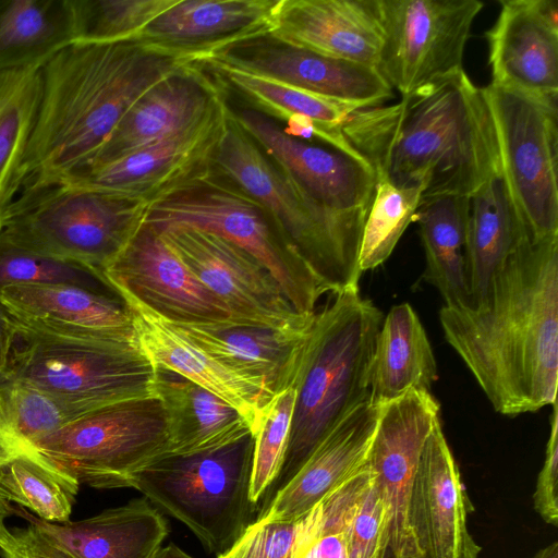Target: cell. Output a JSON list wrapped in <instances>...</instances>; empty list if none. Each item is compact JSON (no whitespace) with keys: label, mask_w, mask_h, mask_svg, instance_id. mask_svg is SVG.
Here are the masks:
<instances>
[{"label":"cell","mask_w":558,"mask_h":558,"mask_svg":"<svg viewBox=\"0 0 558 558\" xmlns=\"http://www.w3.org/2000/svg\"><path fill=\"white\" fill-rule=\"evenodd\" d=\"M14 513L10 501L0 498V550L9 547L13 542V533L7 529L4 521Z\"/></svg>","instance_id":"c3c4849f"},{"label":"cell","mask_w":558,"mask_h":558,"mask_svg":"<svg viewBox=\"0 0 558 558\" xmlns=\"http://www.w3.org/2000/svg\"><path fill=\"white\" fill-rule=\"evenodd\" d=\"M80 484L28 442L0 439V498L49 522L70 519Z\"/></svg>","instance_id":"e575fe53"},{"label":"cell","mask_w":558,"mask_h":558,"mask_svg":"<svg viewBox=\"0 0 558 558\" xmlns=\"http://www.w3.org/2000/svg\"><path fill=\"white\" fill-rule=\"evenodd\" d=\"M232 112L262 150L315 199L337 213L367 217L377 184L368 162L291 136L280 122L251 107Z\"/></svg>","instance_id":"ac0fdd59"},{"label":"cell","mask_w":558,"mask_h":558,"mask_svg":"<svg viewBox=\"0 0 558 558\" xmlns=\"http://www.w3.org/2000/svg\"><path fill=\"white\" fill-rule=\"evenodd\" d=\"M437 364L425 329L409 303L390 308L379 328L369 371V400L379 405L409 390L430 392Z\"/></svg>","instance_id":"f546056e"},{"label":"cell","mask_w":558,"mask_h":558,"mask_svg":"<svg viewBox=\"0 0 558 558\" xmlns=\"http://www.w3.org/2000/svg\"><path fill=\"white\" fill-rule=\"evenodd\" d=\"M295 399L294 387L275 393L260 411L252 432L254 451L250 496L255 505L268 493L282 469Z\"/></svg>","instance_id":"60d3db41"},{"label":"cell","mask_w":558,"mask_h":558,"mask_svg":"<svg viewBox=\"0 0 558 558\" xmlns=\"http://www.w3.org/2000/svg\"><path fill=\"white\" fill-rule=\"evenodd\" d=\"M151 558H193L175 544L170 543L165 547H160L151 556Z\"/></svg>","instance_id":"681fc988"},{"label":"cell","mask_w":558,"mask_h":558,"mask_svg":"<svg viewBox=\"0 0 558 558\" xmlns=\"http://www.w3.org/2000/svg\"><path fill=\"white\" fill-rule=\"evenodd\" d=\"M86 412L5 372L0 375V439L29 444Z\"/></svg>","instance_id":"74e56055"},{"label":"cell","mask_w":558,"mask_h":558,"mask_svg":"<svg viewBox=\"0 0 558 558\" xmlns=\"http://www.w3.org/2000/svg\"><path fill=\"white\" fill-rule=\"evenodd\" d=\"M490 84L558 97V1L502 0L485 33Z\"/></svg>","instance_id":"ffe728a7"},{"label":"cell","mask_w":558,"mask_h":558,"mask_svg":"<svg viewBox=\"0 0 558 558\" xmlns=\"http://www.w3.org/2000/svg\"><path fill=\"white\" fill-rule=\"evenodd\" d=\"M550 434L544 464L538 473L533 494L534 508L542 519L554 526L558 522V411L557 401L551 404Z\"/></svg>","instance_id":"f6af8a7d"},{"label":"cell","mask_w":558,"mask_h":558,"mask_svg":"<svg viewBox=\"0 0 558 558\" xmlns=\"http://www.w3.org/2000/svg\"><path fill=\"white\" fill-rule=\"evenodd\" d=\"M388 548V514L373 477L352 520L350 558H383Z\"/></svg>","instance_id":"ee69618b"},{"label":"cell","mask_w":558,"mask_h":558,"mask_svg":"<svg viewBox=\"0 0 558 558\" xmlns=\"http://www.w3.org/2000/svg\"><path fill=\"white\" fill-rule=\"evenodd\" d=\"M372 482L367 463L311 509L293 558H350L352 520Z\"/></svg>","instance_id":"8d00e7d4"},{"label":"cell","mask_w":558,"mask_h":558,"mask_svg":"<svg viewBox=\"0 0 558 558\" xmlns=\"http://www.w3.org/2000/svg\"><path fill=\"white\" fill-rule=\"evenodd\" d=\"M116 293L129 307L140 347L154 365L171 371L226 401L244 417L252 434L260 411L275 395L266 381L231 368L130 294Z\"/></svg>","instance_id":"cb8c5ba5"},{"label":"cell","mask_w":558,"mask_h":558,"mask_svg":"<svg viewBox=\"0 0 558 558\" xmlns=\"http://www.w3.org/2000/svg\"><path fill=\"white\" fill-rule=\"evenodd\" d=\"M23 514L80 558H151L169 533L167 520L147 498L80 521L49 522Z\"/></svg>","instance_id":"4316f807"},{"label":"cell","mask_w":558,"mask_h":558,"mask_svg":"<svg viewBox=\"0 0 558 558\" xmlns=\"http://www.w3.org/2000/svg\"><path fill=\"white\" fill-rule=\"evenodd\" d=\"M206 65L221 80L227 89L234 90L252 104L251 108L280 123L304 118L320 128L338 130L342 129L357 109L363 108L219 61L211 60Z\"/></svg>","instance_id":"d590c367"},{"label":"cell","mask_w":558,"mask_h":558,"mask_svg":"<svg viewBox=\"0 0 558 558\" xmlns=\"http://www.w3.org/2000/svg\"><path fill=\"white\" fill-rule=\"evenodd\" d=\"M41 96V66L0 71V231L26 181L25 160Z\"/></svg>","instance_id":"836d02e7"},{"label":"cell","mask_w":558,"mask_h":558,"mask_svg":"<svg viewBox=\"0 0 558 558\" xmlns=\"http://www.w3.org/2000/svg\"><path fill=\"white\" fill-rule=\"evenodd\" d=\"M74 41L70 0H0V71L43 66Z\"/></svg>","instance_id":"d6a6232c"},{"label":"cell","mask_w":558,"mask_h":558,"mask_svg":"<svg viewBox=\"0 0 558 558\" xmlns=\"http://www.w3.org/2000/svg\"><path fill=\"white\" fill-rule=\"evenodd\" d=\"M227 94L225 84L206 64L166 77L132 106L93 160L80 168L111 162L190 129Z\"/></svg>","instance_id":"7402d4cb"},{"label":"cell","mask_w":558,"mask_h":558,"mask_svg":"<svg viewBox=\"0 0 558 558\" xmlns=\"http://www.w3.org/2000/svg\"><path fill=\"white\" fill-rule=\"evenodd\" d=\"M447 342L496 412L551 405L558 381V236L525 238L474 307L444 305Z\"/></svg>","instance_id":"6da1fadb"},{"label":"cell","mask_w":558,"mask_h":558,"mask_svg":"<svg viewBox=\"0 0 558 558\" xmlns=\"http://www.w3.org/2000/svg\"><path fill=\"white\" fill-rule=\"evenodd\" d=\"M16 329L10 319L0 312V375L5 372Z\"/></svg>","instance_id":"7dc6e473"},{"label":"cell","mask_w":558,"mask_h":558,"mask_svg":"<svg viewBox=\"0 0 558 558\" xmlns=\"http://www.w3.org/2000/svg\"><path fill=\"white\" fill-rule=\"evenodd\" d=\"M213 60L363 108L384 105L393 97V89L376 68L267 35L238 43Z\"/></svg>","instance_id":"d6986e66"},{"label":"cell","mask_w":558,"mask_h":558,"mask_svg":"<svg viewBox=\"0 0 558 558\" xmlns=\"http://www.w3.org/2000/svg\"><path fill=\"white\" fill-rule=\"evenodd\" d=\"M381 407L368 400L336 424L298 472L271 496L257 519L298 520L338 485L365 468Z\"/></svg>","instance_id":"d4e9b609"},{"label":"cell","mask_w":558,"mask_h":558,"mask_svg":"<svg viewBox=\"0 0 558 558\" xmlns=\"http://www.w3.org/2000/svg\"><path fill=\"white\" fill-rule=\"evenodd\" d=\"M532 558H558V543L554 542L539 549Z\"/></svg>","instance_id":"f907efd6"},{"label":"cell","mask_w":558,"mask_h":558,"mask_svg":"<svg viewBox=\"0 0 558 558\" xmlns=\"http://www.w3.org/2000/svg\"><path fill=\"white\" fill-rule=\"evenodd\" d=\"M156 367L140 345L16 330L5 373L88 411L154 395Z\"/></svg>","instance_id":"30bf717a"},{"label":"cell","mask_w":558,"mask_h":558,"mask_svg":"<svg viewBox=\"0 0 558 558\" xmlns=\"http://www.w3.org/2000/svg\"><path fill=\"white\" fill-rule=\"evenodd\" d=\"M195 64L206 60L137 40L72 43L59 50L41 66L26 181L88 165L147 90Z\"/></svg>","instance_id":"3957f363"},{"label":"cell","mask_w":558,"mask_h":558,"mask_svg":"<svg viewBox=\"0 0 558 558\" xmlns=\"http://www.w3.org/2000/svg\"><path fill=\"white\" fill-rule=\"evenodd\" d=\"M157 230L238 323L269 327L291 336L307 331L315 313H298L271 274L243 248L197 228Z\"/></svg>","instance_id":"4fadbf2b"},{"label":"cell","mask_w":558,"mask_h":558,"mask_svg":"<svg viewBox=\"0 0 558 558\" xmlns=\"http://www.w3.org/2000/svg\"><path fill=\"white\" fill-rule=\"evenodd\" d=\"M276 3L277 0H178L134 40L196 53L208 63L238 43L267 35Z\"/></svg>","instance_id":"484cf974"},{"label":"cell","mask_w":558,"mask_h":558,"mask_svg":"<svg viewBox=\"0 0 558 558\" xmlns=\"http://www.w3.org/2000/svg\"><path fill=\"white\" fill-rule=\"evenodd\" d=\"M102 275L171 324H241L146 222Z\"/></svg>","instance_id":"2e32d148"},{"label":"cell","mask_w":558,"mask_h":558,"mask_svg":"<svg viewBox=\"0 0 558 558\" xmlns=\"http://www.w3.org/2000/svg\"><path fill=\"white\" fill-rule=\"evenodd\" d=\"M230 113L227 98L190 129L111 162L43 179L101 190L153 205L209 171Z\"/></svg>","instance_id":"5bb4252c"},{"label":"cell","mask_w":558,"mask_h":558,"mask_svg":"<svg viewBox=\"0 0 558 558\" xmlns=\"http://www.w3.org/2000/svg\"><path fill=\"white\" fill-rule=\"evenodd\" d=\"M383 45L377 70L404 96L463 70L480 0H378Z\"/></svg>","instance_id":"7c38bea8"},{"label":"cell","mask_w":558,"mask_h":558,"mask_svg":"<svg viewBox=\"0 0 558 558\" xmlns=\"http://www.w3.org/2000/svg\"><path fill=\"white\" fill-rule=\"evenodd\" d=\"M302 338L293 387L290 438L280 474L267 495L281 488L318 441L371 398L369 371L383 313L359 289L332 293Z\"/></svg>","instance_id":"277c9868"},{"label":"cell","mask_w":558,"mask_h":558,"mask_svg":"<svg viewBox=\"0 0 558 558\" xmlns=\"http://www.w3.org/2000/svg\"><path fill=\"white\" fill-rule=\"evenodd\" d=\"M472 510L438 420L424 445L410 501L422 558H478L482 548L468 529Z\"/></svg>","instance_id":"44dd1931"},{"label":"cell","mask_w":558,"mask_h":558,"mask_svg":"<svg viewBox=\"0 0 558 558\" xmlns=\"http://www.w3.org/2000/svg\"><path fill=\"white\" fill-rule=\"evenodd\" d=\"M469 203V307H474L486 296L495 274L508 256L531 235L511 202L501 173L477 189Z\"/></svg>","instance_id":"1f68e13d"},{"label":"cell","mask_w":558,"mask_h":558,"mask_svg":"<svg viewBox=\"0 0 558 558\" xmlns=\"http://www.w3.org/2000/svg\"><path fill=\"white\" fill-rule=\"evenodd\" d=\"M213 168L266 209L333 293L359 289L366 217L337 213L315 199L262 150L231 107Z\"/></svg>","instance_id":"5b68a950"},{"label":"cell","mask_w":558,"mask_h":558,"mask_svg":"<svg viewBox=\"0 0 558 558\" xmlns=\"http://www.w3.org/2000/svg\"><path fill=\"white\" fill-rule=\"evenodd\" d=\"M308 522V512L294 521L256 519L217 558H293Z\"/></svg>","instance_id":"7bdbcfd3"},{"label":"cell","mask_w":558,"mask_h":558,"mask_svg":"<svg viewBox=\"0 0 558 558\" xmlns=\"http://www.w3.org/2000/svg\"><path fill=\"white\" fill-rule=\"evenodd\" d=\"M0 310L19 331L140 345L132 314L117 295L68 282L0 288Z\"/></svg>","instance_id":"e0dca14e"},{"label":"cell","mask_w":558,"mask_h":558,"mask_svg":"<svg viewBox=\"0 0 558 558\" xmlns=\"http://www.w3.org/2000/svg\"><path fill=\"white\" fill-rule=\"evenodd\" d=\"M156 367L153 393L163 409L170 453H192L233 442L248 433L244 417L193 381Z\"/></svg>","instance_id":"83f0119b"},{"label":"cell","mask_w":558,"mask_h":558,"mask_svg":"<svg viewBox=\"0 0 558 558\" xmlns=\"http://www.w3.org/2000/svg\"><path fill=\"white\" fill-rule=\"evenodd\" d=\"M383 558H398L393 555V553L388 548L384 554Z\"/></svg>","instance_id":"816d5d0a"},{"label":"cell","mask_w":558,"mask_h":558,"mask_svg":"<svg viewBox=\"0 0 558 558\" xmlns=\"http://www.w3.org/2000/svg\"><path fill=\"white\" fill-rule=\"evenodd\" d=\"M37 282H68L117 295L101 272L40 254L16 242L7 231L1 230L0 288Z\"/></svg>","instance_id":"b9f144b4"},{"label":"cell","mask_w":558,"mask_h":558,"mask_svg":"<svg viewBox=\"0 0 558 558\" xmlns=\"http://www.w3.org/2000/svg\"><path fill=\"white\" fill-rule=\"evenodd\" d=\"M341 131L377 178L418 189L422 198L470 197L501 173L484 88L464 70L423 85L395 105L360 108Z\"/></svg>","instance_id":"7a4b0ae2"},{"label":"cell","mask_w":558,"mask_h":558,"mask_svg":"<svg viewBox=\"0 0 558 558\" xmlns=\"http://www.w3.org/2000/svg\"><path fill=\"white\" fill-rule=\"evenodd\" d=\"M178 0H70L74 43L134 40Z\"/></svg>","instance_id":"f35d334b"},{"label":"cell","mask_w":558,"mask_h":558,"mask_svg":"<svg viewBox=\"0 0 558 558\" xmlns=\"http://www.w3.org/2000/svg\"><path fill=\"white\" fill-rule=\"evenodd\" d=\"M171 325L231 368L265 380L274 393L293 387L300 345L306 332L291 336L251 324Z\"/></svg>","instance_id":"f1b7e54d"},{"label":"cell","mask_w":558,"mask_h":558,"mask_svg":"<svg viewBox=\"0 0 558 558\" xmlns=\"http://www.w3.org/2000/svg\"><path fill=\"white\" fill-rule=\"evenodd\" d=\"M145 222L156 229L197 228L227 239L271 274L302 315H313L319 299L333 293L266 209L214 168L156 201Z\"/></svg>","instance_id":"8992f818"},{"label":"cell","mask_w":558,"mask_h":558,"mask_svg":"<svg viewBox=\"0 0 558 558\" xmlns=\"http://www.w3.org/2000/svg\"><path fill=\"white\" fill-rule=\"evenodd\" d=\"M469 196L422 198L413 216L425 253L424 279L445 305L470 306L468 275Z\"/></svg>","instance_id":"4dcf8cb0"},{"label":"cell","mask_w":558,"mask_h":558,"mask_svg":"<svg viewBox=\"0 0 558 558\" xmlns=\"http://www.w3.org/2000/svg\"><path fill=\"white\" fill-rule=\"evenodd\" d=\"M149 207L101 190L28 180L3 230L33 251L102 274L144 226Z\"/></svg>","instance_id":"52a82bcc"},{"label":"cell","mask_w":558,"mask_h":558,"mask_svg":"<svg viewBox=\"0 0 558 558\" xmlns=\"http://www.w3.org/2000/svg\"><path fill=\"white\" fill-rule=\"evenodd\" d=\"M422 199L418 189H402L377 178L375 195L363 228L359 267L361 272L385 263L393 252Z\"/></svg>","instance_id":"ab89813d"},{"label":"cell","mask_w":558,"mask_h":558,"mask_svg":"<svg viewBox=\"0 0 558 558\" xmlns=\"http://www.w3.org/2000/svg\"><path fill=\"white\" fill-rule=\"evenodd\" d=\"M494 119L501 175L534 240L558 236V97L483 87Z\"/></svg>","instance_id":"8fae6325"},{"label":"cell","mask_w":558,"mask_h":558,"mask_svg":"<svg viewBox=\"0 0 558 558\" xmlns=\"http://www.w3.org/2000/svg\"><path fill=\"white\" fill-rule=\"evenodd\" d=\"M29 445L93 488L129 487L132 474L169 452L163 409L154 395L88 411Z\"/></svg>","instance_id":"9c48e42d"},{"label":"cell","mask_w":558,"mask_h":558,"mask_svg":"<svg viewBox=\"0 0 558 558\" xmlns=\"http://www.w3.org/2000/svg\"><path fill=\"white\" fill-rule=\"evenodd\" d=\"M254 437L192 453L167 452L131 475L129 487L184 523L209 553L228 550L253 522Z\"/></svg>","instance_id":"ba28073f"},{"label":"cell","mask_w":558,"mask_h":558,"mask_svg":"<svg viewBox=\"0 0 558 558\" xmlns=\"http://www.w3.org/2000/svg\"><path fill=\"white\" fill-rule=\"evenodd\" d=\"M11 532L13 542L1 550L2 558H80L31 522L26 527Z\"/></svg>","instance_id":"bcb514c9"},{"label":"cell","mask_w":558,"mask_h":558,"mask_svg":"<svg viewBox=\"0 0 558 558\" xmlns=\"http://www.w3.org/2000/svg\"><path fill=\"white\" fill-rule=\"evenodd\" d=\"M267 36L324 56L378 66V0H277Z\"/></svg>","instance_id":"603a6c76"},{"label":"cell","mask_w":558,"mask_h":558,"mask_svg":"<svg viewBox=\"0 0 558 558\" xmlns=\"http://www.w3.org/2000/svg\"><path fill=\"white\" fill-rule=\"evenodd\" d=\"M430 392L409 390L381 407L368 465L388 514V546L398 558H422L410 518L414 476L424 445L439 420Z\"/></svg>","instance_id":"9a60e30c"}]
</instances>
